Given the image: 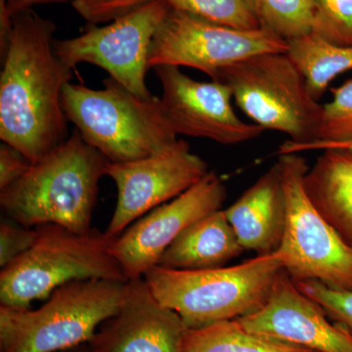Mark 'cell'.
<instances>
[{
  "label": "cell",
  "mask_w": 352,
  "mask_h": 352,
  "mask_svg": "<svg viewBox=\"0 0 352 352\" xmlns=\"http://www.w3.org/2000/svg\"><path fill=\"white\" fill-rule=\"evenodd\" d=\"M12 23L0 76V138L32 164L67 140L61 96L73 69L55 54L53 21L30 9Z\"/></svg>",
  "instance_id": "obj_1"
},
{
  "label": "cell",
  "mask_w": 352,
  "mask_h": 352,
  "mask_svg": "<svg viewBox=\"0 0 352 352\" xmlns=\"http://www.w3.org/2000/svg\"><path fill=\"white\" fill-rule=\"evenodd\" d=\"M110 163L76 131L10 186L0 191L2 210L19 226L57 224L91 231L99 182Z\"/></svg>",
  "instance_id": "obj_2"
},
{
  "label": "cell",
  "mask_w": 352,
  "mask_h": 352,
  "mask_svg": "<svg viewBox=\"0 0 352 352\" xmlns=\"http://www.w3.org/2000/svg\"><path fill=\"white\" fill-rule=\"evenodd\" d=\"M284 256L277 251L234 266L173 270L155 266L143 277L164 307L188 329L233 320L256 311L270 296Z\"/></svg>",
  "instance_id": "obj_3"
},
{
  "label": "cell",
  "mask_w": 352,
  "mask_h": 352,
  "mask_svg": "<svg viewBox=\"0 0 352 352\" xmlns=\"http://www.w3.org/2000/svg\"><path fill=\"white\" fill-rule=\"evenodd\" d=\"M104 85V89L94 90L67 83L61 102L69 122L110 163L150 157L178 140L160 98H141L112 78Z\"/></svg>",
  "instance_id": "obj_4"
},
{
  "label": "cell",
  "mask_w": 352,
  "mask_h": 352,
  "mask_svg": "<svg viewBox=\"0 0 352 352\" xmlns=\"http://www.w3.org/2000/svg\"><path fill=\"white\" fill-rule=\"evenodd\" d=\"M36 229L34 245L0 272L2 307H30L75 280L129 281L112 254L115 238L105 232L76 233L52 223Z\"/></svg>",
  "instance_id": "obj_5"
},
{
  "label": "cell",
  "mask_w": 352,
  "mask_h": 352,
  "mask_svg": "<svg viewBox=\"0 0 352 352\" xmlns=\"http://www.w3.org/2000/svg\"><path fill=\"white\" fill-rule=\"evenodd\" d=\"M126 283L75 280L36 309L0 305V352H58L87 344L117 311Z\"/></svg>",
  "instance_id": "obj_6"
},
{
  "label": "cell",
  "mask_w": 352,
  "mask_h": 352,
  "mask_svg": "<svg viewBox=\"0 0 352 352\" xmlns=\"http://www.w3.org/2000/svg\"><path fill=\"white\" fill-rule=\"evenodd\" d=\"M212 80L230 88L238 107L265 131L282 132L296 143L316 140L323 106L310 94L287 53L245 58L220 69Z\"/></svg>",
  "instance_id": "obj_7"
},
{
  "label": "cell",
  "mask_w": 352,
  "mask_h": 352,
  "mask_svg": "<svg viewBox=\"0 0 352 352\" xmlns=\"http://www.w3.org/2000/svg\"><path fill=\"white\" fill-rule=\"evenodd\" d=\"M287 204L283 240L278 251L295 281L312 280L331 289L352 291V251L314 205L305 188L307 160L279 155Z\"/></svg>",
  "instance_id": "obj_8"
},
{
  "label": "cell",
  "mask_w": 352,
  "mask_h": 352,
  "mask_svg": "<svg viewBox=\"0 0 352 352\" xmlns=\"http://www.w3.org/2000/svg\"><path fill=\"white\" fill-rule=\"evenodd\" d=\"M288 50V41L266 28L233 29L171 9L153 38L148 65L189 67L212 78L245 58Z\"/></svg>",
  "instance_id": "obj_9"
},
{
  "label": "cell",
  "mask_w": 352,
  "mask_h": 352,
  "mask_svg": "<svg viewBox=\"0 0 352 352\" xmlns=\"http://www.w3.org/2000/svg\"><path fill=\"white\" fill-rule=\"evenodd\" d=\"M170 10L164 0H153L104 27L94 25L76 38L55 39V54L72 69L80 63L96 65L132 94L152 98L146 85L150 47Z\"/></svg>",
  "instance_id": "obj_10"
},
{
  "label": "cell",
  "mask_w": 352,
  "mask_h": 352,
  "mask_svg": "<svg viewBox=\"0 0 352 352\" xmlns=\"http://www.w3.org/2000/svg\"><path fill=\"white\" fill-rule=\"evenodd\" d=\"M208 171V164L183 140L150 157L109 163L105 175L117 185L118 201L105 233L119 237L134 221L182 195Z\"/></svg>",
  "instance_id": "obj_11"
},
{
  "label": "cell",
  "mask_w": 352,
  "mask_h": 352,
  "mask_svg": "<svg viewBox=\"0 0 352 352\" xmlns=\"http://www.w3.org/2000/svg\"><path fill=\"white\" fill-rule=\"evenodd\" d=\"M227 198L226 185L214 171L182 195L134 221L115 238L112 254L127 280L144 277L183 230L219 210Z\"/></svg>",
  "instance_id": "obj_12"
},
{
  "label": "cell",
  "mask_w": 352,
  "mask_h": 352,
  "mask_svg": "<svg viewBox=\"0 0 352 352\" xmlns=\"http://www.w3.org/2000/svg\"><path fill=\"white\" fill-rule=\"evenodd\" d=\"M155 72L163 88L162 112L176 135L237 145L258 138L265 131L236 115L232 91L226 85L198 82L175 66L157 67Z\"/></svg>",
  "instance_id": "obj_13"
},
{
  "label": "cell",
  "mask_w": 352,
  "mask_h": 352,
  "mask_svg": "<svg viewBox=\"0 0 352 352\" xmlns=\"http://www.w3.org/2000/svg\"><path fill=\"white\" fill-rule=\"evenodd\" d=\"M327 317L283 270L263 307L237 320L250 332L315 352H352L351 333Z\"/></svg>",
  "instance_id": "obj_14"
},
{
  "label": "cell",
  "mask_w": 352,
  "mask_h": 352,
  "mask_svg": "<svg viewBox=\"0 0 352 352\" xmlns=\"http://www.w3.org/2000/svg\"><path fill=\"white\" fill-rule=\"evenodd\" d=\"M182 317L164 307L144 278L126 281L117 311L87 342L91 352H182Z\"/></svg>",
  "instance_id": "obj_15"
},
{
  "label": "cell",
  "mask_w": 352,
  "mask_h": 352,
  "mask_svg": "<svg viewBox=\"0 0 352 352\" xmlns=\"http://www.w3.org/2000/svg\"><path fill=\"white\" fill-rule=\"evenodd\" d=\"M224 212L244 250L258 256L277 252L287 220L279 163L273 164Z\"/></svg>",
  "instance_id": "obj_16"
},
{
  "label": "cell",
  "mask_w": 352,
  "mask_h": 352,
  "mask_svg": "<svg viewBox=\"0 0 352 352\" xmlns=\"http://www.w3.org/2000/svg\"><path fill=\"white\" fill-rule=\"evenodd\" d=\"M224 210L206 215L178 235L157 261L173 270L221 267L244 252Z\"/></svg>",
  "instance_id": "obj_17"
},
{
  "label": "cell",
  "mask_w": 352,
  "mask_h": 352,
  "mask_svg": "<svg viewBox=\"0 0 352 352\" xmlns=\"http://www.w3.org/2000/svg\"><path fill=\"white\" fill-rule=\"evenodd\" d=\"M303 183L315 207L352 251V154L324 150Z\"/></svg>",
  "instance_id": "obj_18"
},
{
  "label": "cell",
  "mask_w": 352,
  "mask_h": 352,
  "mask_svg": "<svg viewBox=\"0 0 352 352\" xmlns=\"http://www.w3.org/2000/svg\"><path fill=\"white\" fill-rule=\"evenodd\" d=\"M288 44L287 54L300 69L315 100L338 76L352 69V45H338L314 32Z\"/></svg>",
  "instance_id": "obj_19"
},
{
  "label": "cell",
  "mask_w": 352,
  "mask_h": 352,
  "mask_svg": "<svg viewBox=\"0 0 352 352\" xmlns=\"http://www.w3.org/2000/svg\"><path fill=\"white\" fill-rule=\"evenodd\" d=\"M182 352H315L245 330L237 319L187 329Z\"/></svg>",
  "instance_id": "obj_20"
},
{
  "label": "cell",
  "mask_w": 352,
  "mask_h": 352,
  "mask_svg": "<svg viewBox=\"0 0 352 352\" xmlns=\"http://www.w3.org/2000/svg\"><path fill=\"white\" fill-rule=\"evenodd\" d=\"M261 25L289 41L314 32V0H254Z\"/></svg>",
  "instance_id": "obj_21"
},
{
  "label": "cell",
  "mask_w": 352,
  "mask_h": 352,
  "mask_svg": "<svg viewBox=\"0 0 352 352\" xmlns=\"http://www.w3.org/2000/svg\"><path fill=\"white\" fill-rule=\"evenodd\" d=\"M171 9L214 24L252 31L263 28L254 0H164Z\"/></svg>",
  "instance_id": "obj_22"
},
{
  "label": "cell",
  "mask_w": 352,
  "mask_h": 352,
  "mask_svg": "<svg viewBox=\"0 0 352 352\" xmlns=\"http://www.w3.org/2000/svg\"><path fill=\"white\" fill-rule=\"evenodd\" d=\"M333 98L323 106L315 141L340 142L352 140V80L332 88Z\"/></svg>",
  "instance_id": "obj_23"
},
{
  "label": "cell",
  "mask_w": 352,
  "mask_h": 352,
  "mask_svg": "<svg viewBox=\"0 0 352 352\" xmlns=\"http://www.w3.org/2000/svg\"><path fill=\"white\" fill-rule=\"evenodd\" d=\"M314 32L338 45H352V0H314Z\"/></svg>",
  "instance_id": "obj_24"
},
{
  "label": "cell",
  "mask_w": 352,
  "mask_h": 352,
  "mask_svg": "<svg viewBox=\"0 0 352 352\" xmlns=\"http://www.w3.org/2000/svg\"><path fill=\"white\" fill-rule=\"evenodd\" d=\"M295 282L303 294L323 308L329 318L340 324L352 336V291L331 289L312 280Z\"/></svg>",
  "instance_id": "obj_25"
},
{
  "label": "cell",
  "mask_w": 352,
  "mask_h": 352,
  "mask_svg": "<svg viewBox=\"0 0 352 352\" xmlns=\"http://www.w3.org/2000/svg\"><path fill=\"white\" fill-rule=\"evenodd\" d=\"M72 6L87 21L96 25L113 22L153 1V0H71Z\"/></svg>",
  "instance_id": "obj_26"
},
{
  "label": "cell",
  "mask_w": 352,
  "mask_h": 352,
  "mask_svg": "<svg viewBox=\"0 0 352 352\" xmlns=\"http://www.w3.org/2000/svg\"><path fill=\"white\" fill-rule=\"evenodd\" d=\"M36 229L2 221L0 224V267H6L24 254L36 241Z\"/></svg>",
  "instance_id": "obj_27"
},
{
  "label": "cell",
  "mask_w": 352,
  "mask_h": 352,
  "mask_svg": "<svg viewBox=\"0 0 352 352\" xmlns=\"http://www.w3.org/2000/svg\"><path fill=\"white\" fill-rule=\"evenodd\" d=\"M31 163L12 146H0V191L20 179L29 170Z\"/></svg>",
  "instance_id": "obj_28"
},
{
  "label": "cell",
  "mask_w": 352,
  "mask_h": 352,
  "mask_svg": "<svg viewBox=\"0 0 352 352\" xmlns=\"http://www.w3.org/2000/svg\"><path fill=\"white\" fill-rule=\"evenodd\" d=\"M339 149L344 150L352 154V140L340 141V142H325V141H312L307 143H296L287 140L278 149V154H292V153H300L314 151V150Z\"/></svg>",
  "instance_id": "obj_29"
},
{
  "label": "cell",
  "mask_w": 352,
  "mask_h": 352,
  "mask_svg": "<svg viewBox=\"0 0 352 352\" xmlns=\"http://www.w3.org/2000/svg\"><path fill=\"white\" fill-rule=\"evenodd\" d=\"M67 1L69 0H7V16L12 21L14 17L32 9L34 6H41V4L64 3Z\"/></svg>",
  "instance_id": "obj_30"
},
{
  "label": "cell",
  "mask_w": 352,
  "mask_h": 352,
  "mask_svg": "<svg viewBox=\"0 0 352 352\" xmlns=\"http://www.w3.org/2000/svg\"><path fill=\"white\" fill-rule=\"evenodd\" d=\"M6 6L7 0H0V52L2 57L8 47L13 24L12 21L7 16Z\"/></svg>",
  "instance_id": "obj_31"
},
{
  "label": "cell",
  "mask_w": 352,
  "mask_h": 352,
  "mask_svg": "<svg viewBox=\"0 0 352 352\" xmlns=\"http://www.w3.org/2000/svg\"><path fill=\"white\" fill-rule=\"evenodd\" d=\"M58 352H91L88 349L87 344H80V346L72 347V349H65V351Z\"/></svg>",
  "instance_id": "obj_32"
}]
</instances>
